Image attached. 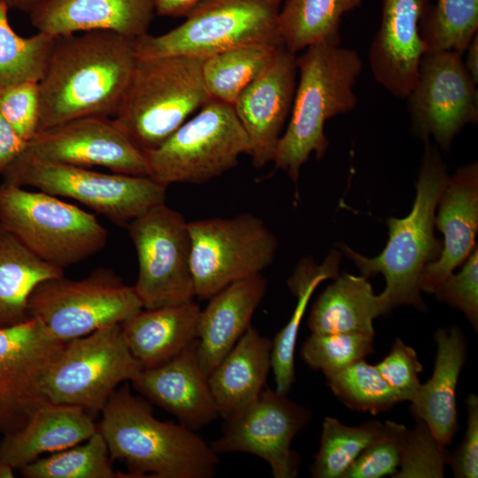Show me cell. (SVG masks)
Listing matches in <instances>:
<instances>
[{"instance_id": "60d3db41", "label": "cell", "mask_w": 478, "mask_h": 478, "mask_svg": "<svg viewBox=\"0 0 478 478\" xmlns=\"http://www.w3.org/2000/svg\"><path fill=\"white\" fill-rule=\"evenodd\" d=\"M0 113L24 141L32 139L39 128L38 82H20L1 90Z\"/></svg>"}, {"instance_id": "52a82bcc", "label": "cell", "mask_w": 478, "mask_h": 478, "mask_svg": "<svg viewBox=\"0 0 478 478\" xmlns=\"http://www.w3.org/2000/svg\"><path fill=\"white\" fill-rule=\"evenodd\" d=\"M4 182L74 199L120 227L166 202V188L150 176L104 173L50 162L23 151L4 173Z\"/></svg>"}, {"instance_id": "277c9868", "label": "cell", "mask_w": 478, "mask_h": 478, "mask_svg": "<svg viewBox=\"0 0 478 478\" xmlns=\"http://www.w3.org/2000/svg\"><path fill=\"white\" fill-rule=\"evenodd\" d=\"M448 178L437 150L426 140L412 209L405 218L387 220L389 240L381 254L366 258L339 244L363 275H384L386 288L381 294L389 311L401 305L422 311L426 308L420 279L424 267L436 261L442 251L443 243L436 238L434 227L436 210Z\"/></svg>"}, {"instance_id": "7bdbcfd3", "label": "cell", "mask_w": 478, "mask_h": 478, "mask_svg": "<svg viewBox=\"0 0 478 478\" xmlns=\"http://www.w3.org/2000/svg\"><path fill=\"white\" fill-rule=\"evenodd\" d=\"M437 299L464 312L475 331L478 327V248L466 260L461 271L450 274L436 292Z\"/></svg>"}, {"instance_id": "7c38bea8", "label": "cell", "mask_w": 478, "mask_h": 478, "mask_svg": "<svg viewBox=\"0 0 478 478\" xmlns=\"http://www.w3.org/2000/svg\"><path fill=\"white\" fill-rule=\"evenodd\" d=\"M188 226L195 295L201 299L261 274L274 261L277 239L262 219L252 213L197 220Z\"/></svg>"}, {"instance_id": "bcb514c9", "label": "cell", "mask_w": 478, "mask_h": 478, "mask_svg": "<svg viewBox=\"0 0 478 478\" xmlns=\"http://www.w3.org/2000/svg\"><path fill=\"white\" fill-rule=\"evenodd\" d=\"M202 0H155L156 14L163 17H187Z\"/></svg>"}, {"instance_id": "603a6c76", "label": "cell", "mask_w": 478, "mask_h": 478, "mask_svg": "<svg viewBox=\"0 0 478 478\" xmlns=\"http://www.w3.org/2000/svg\"><path fill=\"white\" fill-rule=\"evenodd\" d=\"M267 281L257 274L236 281L210 297L197 323V358L208 377L251 327Z\"/></svg>"}, {"instance_id": "681fc988", "label": "cell", "mask_w": 478, "mask_h": 478, "mask_svg": "<svg viewBox=\"0 0 478 478\" xmlns=\"http://www.w3.org/2000/svg\"><path fill=\"white\" fill-rule=\"evenodd\" d=\"M14 469L9 465L0 461V478H13Z\"/></svg>"}, {"instance_id": "ac0fdd59", "label": "cell", "mask_w": 478, "mask_h": 478, "mask_svg": "<svg viewBox=\"0 0 478 478\" xmlns=\"http://www.w3.org/2000/svg\"><path fill=\"white\" fill-rule=\"evenodd\" d=\"M296 54L283 48L273 64L237 98L233 107L249 140L255 168L275 157L296 90Z\"/></svg>"}, {"instance_id": "8fae6325", "label": "cell", "mask_w": 478, "mask_h": 478, "mask_svg": "<svg viewBox=\"0 0 478 478\" xmlns=\"http://www.w3.org/2000/svg\"><path fill=\"white\" fill-rule=\"evenodd\" d=\"M142 369L120 323L107 325L66 343L45 376L43 391L51 404L77 405L97 414L118 385L132 382Z\"/></svg>"}, {"instance_id": "ba28073f", "label": "cell", "mask_w": 478, "mask_h": 478, "mask_svg": "<svg viewBox=\"0 0 478 478\" xmlns=\"http://www.w3.org/2000/svg\"><path fill=\"white\" fill-rule=\"evenodd\" d=\"M278 12V6L269 0H202L177 27L160 35L147 33L135 38L136 55L204 59L243 45H282Z\"/></svg>"}, {"instance_id": "d590c367", "label": "cell", "mask_w": 478, "mask_h": 478, "mask_svg": "<svg viewBox=\"0 0 478 478\" xmlns=\"http://www.w3.org/2000/svg\"><path fill=\"white\" fill-rule=\"evenodd\" d=\"M478 33V0H436L421 19L427 52L453 50L464 54Z\"/></svg>"}, {"instance_id": "836d02e7", "label": "cell", "mask_w": 478, "mask_h": 478, "mask_svg": "<svg viewBox=\"0 0 478 478\" xmlns=\"http://www.w3.org/2000/svg\"><path fill=\"white\" fill-rule=\"evenodd\" d=\"M386 432V424L371 420L351 427L325 417L320 444L311 474L314 478H342L357 458Z\"/></svg>"}, {"instance_id": "8d00e7d4", "label": "cell", "mask_w": 478, "mask_h": 478, "mask_svg": "<svg viewBox=\"0 0 478 478\" xmlns=\"http://www.w3.org/2000/svg\"><path fill=\"white\" fill-rule=\"evenodd\" d=\"M326 380L335 396L351 410L377 414L402 402L375 366L365 359L326 376Z\"/></svg>"}, {"instance_id": "7402d4cb", "label": "cell", "mask_w": 478, "mask_h": 478, "mask_svg": "<svg viewBox=\"0 0 478 478\" xmlns=\"http://www.w3.org/2000/svg\"><path fill=\"white\" fill-rule=\"evenodd\" d=\"M155 14V0H50L29 17L53 37L108 30L135 39L148 33Z\"/></svg>"}, {"instance_id": "2e32d148", "label": "cell", "mask_w": 478, "mask_h": 478, "mask_svg": "<svg viewBox=\"0 0 478 478\" xmlns=\"http://www.w3.org/2000/svg\"><path fill=\"white\" fill-rule=\"evenodd\" d=\"M311 419L308 408L266 386L251 405L225 420L222 435L210 446L218 455H256L268 463L274 478H295L300 460L291 443Z\"/></svg>"}, {"instance_id": "74e56055", "label": "cell", "mask_w": 478, "mask_h": 478, "mask_svg": "<svg viewBox=\"0 0 478 478\" xmlns=\"http://www.w3.org/2000/svg\"><path fill=\"white\" fill-rule=\"evenodd\" d=\"M374 337L360 332L312 333L303 343L300 355L312 369L321 371L326 377L370 355Z\"/></svg>"}, {"instance_id": "9a60e30c", "label": "cell", "mask_w": 478, "mask_h": 478, "mask_svg": "<svg viewBox=\"0 0 478 478\" xmlns=\"http://www.w3.org/2000/svg\"><path fill=\"white\" fill-rule=\"evenodd\" d=\"M453 50L427 52L407 96L412 131L424 141L434 140L448 150L455 135L478 121V93L463 63Z\"/></svg>"}, {"instance_id": "d4e9b609", "label": "cell", "mask_w": 478, "mask_h": 478, "mask_svg": "<svg viewBox=\"0 0 478 478\" xmlns=\"http://www.w3.org/2000/svg\"><path fill=\"white\" fill-rule=\"evenodd\" d=\"M273 340L250 327L208 376L220 416L225 420L251 405L266 386Z\"/></svg>"}, {"instance_id": "5bb4252c", "label": "cell", "mask_w": 478, "mask_h": 478, "mask_svg": "<svg viewBox=\"0 0 478 478\" xmlns=\"http://www.w3.org/2000/svg\"><path fill=\"white\" fill-rule=\"evenodd\" d=\"M66 342L37 319L0 328V433L20 430L41 407L51 404L45 376Z\"/></svg>"}, {"instance_id": "d6a6232c", "label": "cell", "mask_w": 478, "mask_h": 478, "mask_svg": "<svg viewBox=\"0 0 478 478\" xmlns=\"http://www.w3.org/2000/svg\"><path fill=\"white\" fill-rule=\"evenodd\" d=\"M9 7L0 0V91L42 79L56 37L44 33L23 37L11 27Z\"/></svg>"}, {"instance_id": "484cf974", "label": "cell", "mask_w": 478, "mask_h": 478, "mask_svg": "<svg viewBox=\"0 0 478 478\" xmlns=\"http://www.w3.org/2000/svg\"><path fill=\"white\" fill-rule=\"evenodd\" d=\"M436 357L431 378L420 384L411 401L414 417L428 426L444 446L451 443L459 424L456 388L466 358V342L458 327L441 328L435 334Z\"/></svg>"}, {"instance_id": "30bf717a", "label": "cell", "mask_w": 478, "mask_h": 478, "mask_svg": "<svg viewBox=\"0 0 478 478\" xmlns=\"http://www.w3.org/2000/svg\"><path fill=\"white\" fill-rule=\"evenodd\" d=\"M143 309L134 287L106 267L95 269L81 280L64 275L44 280L27 302L29 318L39 320L53 336L65 342L121 323Z\"/></svg>"}, {"instance_id": "7a4b0ae2", "label": "cell", "mask_w": 478, "mask_h": 478, "mask_svg": "<svg viewBox=\"0 0 478 478\" xmlns=\"http://www.w3.org/2000/svg\"><path fill=\"white\" fill-rule=\"evenodd\" d=\"M97 424L112 460L123 462L127 477L211 478L219 455L195 430L161 421L126 382L113 391Z\"/></svg>"}, {"instance_id": "ab89813d", "label": "cell", "mask_w": 478, "mask_h": 478, "mask_svg": "<svg viewBox=\"0 0 478 478\" xmlns=\"http://www.w3.org/2000/svg\"><path fill=\"white\" fill-rule=\"evenodd\" d=\"M385 424L384 435L357 458L342 478H380L386 475L392 477L397 473L407 428L390 420H386Z\"/></svg>"}, {"instance_id": "cb8c5ba5", "label": "cell", "mask_w": 478, "mask_h": 478, "mask_svg": "<svg viewBox=\"0 0 478 478\" xmlns=\"http://www.w3.org/2000/svg\"><path fill=\"white\" fill-rule=\"evenodd\" d=\"M98 430L83 408L63 404L41 407L20 430L4 436L0 461L20 469L47 452L59 451L87 441Z\"/></svg>"}, {"instance_id": "83f0119b", "label": "cell", "mask_w": 478, "mask_h": 478, "mask_svg": "<svg viewBox=\"0 0 478 478\" xmlns=\"http://www.w3.org/2000/svg\"><path fill=\"white\" fill-rule=\"evenodd\" d=\"M366 276L339 274L317 298L307 325L312 334L360 332L374 335V320L389 312Z\"/></svg>"}, {"instance_id": "c3c4849f", "label": "cell", "mask_w": 478, "mask_h": 478, "mask_svg": "<svg viewBox=\"0 0 478 478\" xmlns=\"http://www.w3.org/2000/svg\"><path fill=\"white\" fill-rule=\"evenodd\" d=\"M9 9L30 14L50 0H3Z\"/></svg>"}, {"instance_id": "ee69618b", "label": "cell", "mask_w": 478, "mask_h": 478, "mask_svg": "<svg viewBox=\"0 0 478 478\" xmlns=\"http://www.w3.org/2000/svg\"><path fill=\"white\" fill-rule=\"evenodd\" d=\"M466 430L449 465L457 478L478 477V397L469 394L466 399Z\"/></svg>"}, {"instance_id": "f6af8a7d", "label": "cell", "mask_w": 478, "mask_h": 478, "mask_svg": "<svg viewBox=\"0 0 478 478\" xmlns=\"http://www.w3.org/2000/svg\"><path fill=\"white\" fill-rule=\"evenodd\" d=\"M27 142L13 130L0 113V174L25 150Z\"/></svg>"}, {"instance_id": "f1b7e54d", "label": "cell", "mask_w": 478, "mask_h": 478, "mask_svg": "<svg viewBox=\"0 0 478 478\" xmlns=\"http://www.w3.org/2000/svg\"><path fill=\"white\" fill-rule=\"evenodd\" d=\"M64 275L27 249L0 224V328L29 319L28 298L44 280Z\"/></svg>"}, {"instance_id": "b9f144b4", "label": "cell", "mask_w": 478, "mask_h": 478, "mask_svg": "<svg viewBox=\"0 0 478 478\" xmlns=\"http://www.w3.org/2000/svg\"><path fill=\"white\" fill-rule=\"evenodd\" d=\"M375 367L402 401L413 399L421 384L419 374L423 368L412 347L397 338L389 354Z\"/></svg>"}, {"instance_id": "e575fe53", "label": "cell", "mask_w": 478, "mask_h": 478, "mask_svg": "<svg viewBox=\"0 0 478 478\" xmlns=\"http://www.w3.org/2000/svg\"><path fill=\"white\" fill-rule=\"evenodd\" d=\"M107 444L97 430L84 444L56 451L20 468L26 478H114Z\"/></svg>"}, {"instance_id": "f907efd6", "label": "cell", "mask_w": 478, "mask_h": 478, "mask_svg": "<svg viewBox=\"0 0 478 478\" xmlns=\"http://www.w3.org/2000/svg\"><path fill=\"white\" fill-rule=\"evenodd\" d=\"M273 4L279 7V4L281 0H269Z\"/></svg>"}, {"instance_id": "1f68e13d", "label": "cell", "mask_w": 478, "mask_h": 478, "mask_svg": "<svg viewBox=\"0 0 478 478\" xmlns=\"http://www.w3.org/2000/svg\"><path fill=\"white\" fill-rule=\"evenodd\" d=\"M283 48L275 44H249L204 58L203 77L211 98L233 106L243 90L273 64Z\"/></svg>"}, {"instance_id": "6da1fadb", "label": "cell", "mask_w": 478, "mask_h": 478, "mask_svg": "<svg viewBox=\"0 0 478 478\" xmlns=\"http://www.w3.org/2000/svg\"><path fill=\"white\" fill-rule=\"evenodd\" d=\"M137 59L135 39L112 31L56 37L38 82V131L85 116H114Z\"/></svg>"}, {"instance_id": "7dc6e473", "label": "cell", "mask_w": 478, "mask_h": 478, "mask_svg": "<svg viewBox=\"0 0 478 478\" xmlns=\"http://www.w3.org/2000/svg\"><path fill=\"white\" fill-rule=\"evenodd\" d=\"M465 52H466V59L463 60L465 68L473 79L478 83V33L472 38L468 43Z\"/></svg>"}, {"instance_id": "5b68a950", "label": "cell", "mask_w": 478, "mask_h": 478, "mask_svg": "<svg viewBox=\"0 0 478 478\" xmlns=\"http://www.w3.org/2000/svg\"><path fill=\"white\" fill-rule=\"evenodd\" d=\"M203 61L187 56L137 59L113 119L143 152L161 145L212 99Z\"/></svg>"}, {"instance_id": "f35d334b", "label": "cell", "mask_w": 478, "mask_h": 478, "mask_svg": "<svg viewBox=\"0 0 478 478\" xmlns=\"http://www.w3.org/2000/svg\"><path fill=\"white\" fill-rule=\"evenodd\" d=\"M405 431L399 467L393 478H442L451 453L421 419Z\"/></svg>"}, {"instance_id": "9c48e42d", "label": "cell", "mask_w": 478, "mask_h": 478, "mask_svg": "<svg viewBox=\"0 0 478 478\" xmlns=\"http://www.w3.org/2000/svg\"><path fill=\"white\" fill-rule=\"evenodd\" d=\"M249 140L234 107L210 99L161 145L144 152L149 176L166 187L200 184L235 167Z\"/></svg>"}, {"instance_id": "f546056e", "label": "cell", "mask_w": 478, "mask_h": 478, "mask_svg": "<svg viewBox=\"0 0 478 478\" xmlns=\"http://www.w3.org/2000/svg\"><path fill=\"white\" fill-rule=\"evenodd\" d=\"M340 258L341 253L335 250L320 266L311 258H305L288 281V286L297 298V303L289 320L273 340L271 353L275 390L283 395L289 391L295 382V348L308 302L320 282L339 275Z\"/></svg>"}, {"instance_id": "4dcf8cb0", "label": "cell", "mask_w": 478, "mask_h": 478, "mask_svg": "<svg viewBox=\"0 0 478 478\" xmlns=\"http://www.w3.org/2000/svg\"><path fill=\"white\" fill-rule=\"evenodd\" d=\"M362 1L287 0L277 17L282 45L296 54L317 43L340 44L343 16L358 7Z\"/></svg>"}, {"instance_id": "4316f807", "label": "cell", "mask_w": 478, "mask_h": 478, "mask_svg": "<svg viewBox=\"0 0 478 478\" xmlns=\"http://www.w3.org/2000/svg\"><path fill=\"white\" fill-rule=\"evenodd\" d=\"M200 307L194 301L143 309L120 323L125 342L143 368L160 366L197 339Z\"/></svg>"}, {"instance_id": "e0dca14e", "label": "cell", "mask_w": 478, "mask_h": 478, "mask_svg": "<svg viewBox=\"0 0 478 478\" xmlns=\"http://www.w3.org/2000/svg\"><path fill=\"white\" fill-rule=\"evenodd\" d=\"M24 151L50 162L149 176L144 152L109 116L81 117L40 130Z\"/></svg>"}, {"instance_id": "d6986e66", "label": "cell", "mask_w": 478, "mask_h": 478, "mask_svg": "<svg viewBox=\"0 0 478 478\" xmlns=\"http://www.w3.org/2000/svg\"><path fill=\"white\" fill-rule=\"evenodd\" d=\"M381 2V23L368 53L371 72L376 81L394 96L406 98L427 53L420 23L428 0Z\"/></svg>"}, {"instance_id": "3957f363", "label": "cell", "mask_w": 478, "mask_h": 478, "mask_svg": "<svg viewBox=\"0 0 478 478\" xmlns=\"http://www.w3.org/2000/svg\"><path fill=\"white\" fill-rule=\"evenodd\" d=\"M296 62L299 80L290 119L273 162L275 170L285 171L297 184L301 166L310 155L314 153L320 160L327 151L326 121L356 108L353 89L363 61L355 50L321 42L307 47Z\"/></svg>"}, {"instance_id": "4fadbf2b", "label": "cell", "mask_w": 478, "mask_h": 478, "mask_svg": "<svg viewBox=\"0 0 478 478\" xmlns=\"http://www.w3.org/2000/svg\"><path fill=\"white\" fill-rule=\"evenodd\" d=\"M126 227L136 251L138 275L133 287L143 308L193 301L191 240L183 215L162 203Z\"/></svg>"}, {"instance_id": "ffe728a7", "label": "cell", "mask_w": 478, "mask_h": 478, "mask_svg": "<svg viewBox=\"0 0 478 478\" xmlns=\"http://www.w3.org/2000/svg\"><path fill=\"white\" fill-rule=\"evenodd\" d=\"M435 225L443 234L439 258L420 275V290L434 293L474 251L478 229V164L459 167L449 177L438 202Z\"/></svg>"}, {"instance_id": "8992f818", "label": "cell", "mask_w": 478, "mask_h": 478, "mask_svg": "<svg viewBox=\"0 0 478 478\" xmlns=\"http://www.w3.org/2000/svg\"><path fill=\"white\" fill-rule=\"evenodd\" d=\"M0 224L39 258L61 269L102 251L108 237L94 214L6 182L0 184Z\"/></svg>"}, {"instance_id": "44dd1931", "label": "cell", "mask_w": 478, "mask_h": 478, "mask_svg": "<svg viewBox=\"0 0 478 478\" xmlns=\"http://www.w3.org/2000/svg\"><path fill=\"white\" fill-rule=\"evenodd\" d=\"M131 382L150 402L192 430L219 416L208 377L198 361L197 339L169 361L143 368Z\"/></svg>"}]
</instances>
